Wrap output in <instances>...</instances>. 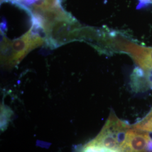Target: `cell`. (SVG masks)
<instances>
[{
    "instance_id": "obj_1",
    "label": "cell",
    "mask_w": 152,
    "mask_h": 152,
    "mask_svg": "<svg viewBox=\"0 0 152 152\" xmlns=\"http://www.w3.org/2000/svg\"><path fill=\"white\" fill-rule=\"evenodd\" d=\"M138 5L137 6V9H140L145 6L152 4V0H138Z\"/></svg>"
}]
</instances>
